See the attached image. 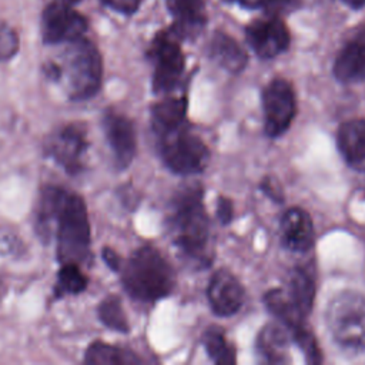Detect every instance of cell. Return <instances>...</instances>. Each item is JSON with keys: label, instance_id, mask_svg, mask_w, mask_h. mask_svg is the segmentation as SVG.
<instances>
[{"label": "cell", "instance_id": "6da1fadb", "mask_svg": "<svg viewBox=\"0 0 365 365\" xmlns=\"http://www.w3.org/2000/svg\"><path fill=\"white\" fill-rule=\"evenodd\" d=\"M34 232L43 244L56 241L60 264L78 265L91 259V225L86 201L77 192L47 184L34 210Z\"/></svg>", "mask_w": 365, "mask_h": 365}, {"label": "cell", "instance_id": "7a4b0ae2", "mask_svg": "<svg viewBox=\"0 0 365 365\" xmlns=\"http://www.w3.org/2000/svg\"><path fill=\"white\" fill-rule=\"evenodd\" d=\"M202 198L201 184L184 185L173 197L165 221L174 245L200 267L208 265L212 258L211 225Z\"/></svg>", "mask_w": 365, "mask_h": 365}, {"label": "cell", "instance_id": "3957f363", "mask_svg": "<svg viewBox=\"0 0 365 365\" xmlns=\"http://www.w3.org/2000/svg\"><path fill=\"white\" fill-rule=\"evenodd\" d=\"M44 74L61 84L71 101H87L98 94L103 84V58L86 37L66 43L60 61H47Z\"/></svg>", "mask_w": 365, "mask_h": 365}, {"label": "cell", "instance_id": "277c9868", "mask_svg": "<svg viewBox=\"0 0 365 365\" xmlns=\"http://www.w3.org/2000/svg\"><path fill=\"white\" fill-rule=\"evenodd\" d=\"M118 272L124 291L140 302H157L168 297L175 287L173 267L153 245L137 248L123 261Z\"/></svg>", "mask_w": 365, "mask_h": 365}, {"label": "cell", "instance_id": "5b68a950", "mask_svg": "<svg viewBox=\"0 0 365 365\" xmlns=\"http://www.w3.org/2000/svg\"><path fill=\"white\" fill-rule=\"evenodd\" d=\"M325 322L334 342L348 354L365 349V297L354 289L338 292L328 304Z\"/></svg>", "mask_w": 365, "mask_h": 365}, {"label": "cell", "instance_id": "8992f818", "mask_svg": "<svg viewBox=\"0 0 365 365\" xmlns=\"http://www.w3.org/2000/svg\"><path fill=\"white\" fill-rule=\"evenodd\" d=\"M154 135L164 165L174 174L192 175L202 173L208 165L210 150L205 143L190 130L188 123Z\"/></svg>", "mask_w": 365, "mask_h": 365}, {"label": "cell", "instance_id": "52a82bcc", "mask_svg": "<svg viewBox=\"0 0 365 365\" xmlns=\"http://www.w3.org/2000/svg\"><path fill=\"white\" fill-rule=\"evenodd\" d=\"M88 148L87 128L81 123L60 125L44 141V155L53 160L68 175H78L84 170Z\"/></svg>", "mask_w": 365, "mask_h": 365}, {"label": "cell", "instance_id": "ba28073f", "mask_svg": "<svg viewBox=\"0 0 365 365\" xmlns=\"http://www.w3.org/2000/svg\"><path fill=\"white\" fill-rule=\"evenodd\" d=\"M180 41L170 29L157 33L151 41L148 57L154 64L153 91L155 94L171 93L182 76L185 57Z\"/></svg>", "mask_w": 365, "mask_h": 365}, {"label": "cell", "instance_id": "9c48e42d", "mask_svg": "<svg viewBox=\"0 0 365 365\" xmlns=\"http://www.w3.org/2000/svg\"><path fill=\"white\" fill-rule=\"evenodd\" d=\"M264 128L269 138L282 135L297 114L295 91L285 78L271 80L262 91Z\"/></svg>", "mask_w": 365, "mask_h": 365}, {"label": "cell", "instance_id": "30bf717a", "mask_svg": "<svg viewBox=\"0 0 365 365\" xmlns=\"http://www.w3.org/2000/svg\"><path fill=\"white\" fill-rule=\"evenodd\" d=\"M88 29L87 19L73 6L51 1L43 11L41 37L46 44H66L84 37Z\"/></svg>", "mask_w": 365, "mask_h": 365}, {"label": "cell", "instance_id": "8fae6325", "mask_svg": "<svg viewBox=\"0 0 365 365\" xmlns=\"http://www.w3.org/2000/svg\"><path fill=\"white\" fill-rule=\"evenodd\" d=\"M101 127L115 168H128L137 153V135L133 121L125 114L110 108L103 114Z\"/></svg>", "mask_w": 365, "mask_h": 365}, {"label": "cell", "instance_id": "7c38bea8", "mask_svg": "<svg viewBox=\"0 0 365 365\" xmlns=\"http://www.w3.org/2000/svg\"><path fill=\"white\" fill-rule=\"evenodd\" d=\"M245 38L261 58H274L284 53L291 41L289 31L281 16L267 14L245 27Z\"/></svg>", "mask_w": 365, "mask_h": 365}, {"label": "cell", "instance_id": "4fadbf2b", "mask_svg": "<svg viewBox=\"0 0 365 365\" xmlns=\"http://www.w3.org/2000/svg\"><path fill=\"white\" fill-rule=\"evenodd\" d=\"M207 297L215 315L231 317L242 307L244 288L232 272L218 269L210 278Z\"/></svg>", "mask_w": 365, "mask_h": 365}, {"label": "cell", "instance_id": "5bb4252c", "mask_svg": "<svg viewBox=\"0 0 365 365\" xmlns=\"http://www.w3.org/2000/svg\"><path fill=\"white\" fill-rule=\"evenodd\" d=\"M334 76L345 84L365 81V24L339 50L334 61Z\"/></svg>", "mask_w": 365, "mask_h": 365}, {"label": "cell", "instance_id": "9a60e30c", "mask_svg": "<svg viewBox=\"0 0 365 365\" xmlns=\"http://www.w3.org/2000/svg\"><path fill=\"white\" fill-rule=\"evenodd\" d=\"M314 224L309 214L301 207L287 210L281 218L282 244L294 252H305L314 244Z\"/></svg>", "mask_w": 365, "mask_h": 365}, {"label": "cell", "instance_id": "2e32d148", "mask_svg": "<svg viewBox=\"0 0 365 365\" xmlns=\"http://www.w3.org/2000/svg\"><path fill=\"white\" fill-rule=\"evenodd\" d=\"M174 23L170 30L180 38L195 37L207 23L204 0H165Z\"/></svg>", "mask_w": 365, "mask_h": 365}, {"label": "cell", "instance_id": "e0dca14e", "mask_svg": "<svg viewBox=\"0 0 365 365\" xmlns=\"http://www.w3.org/2000/svg\"><path fill=\"white\" fill-rule=\"evenodd\" d=\"M336 145L351 168L365 171V118L344 121L336 131Z\"/></svg>", "mask_w": 365, "mask_h": 365}, {"label": "cell", "instance_id": "ac0fdd59", "mask_svg": "<svg viewBox=\"0 0 365 365\" xmlns=\"http://www.w3.org/2000/svg\"><path fill=\"white\" fill-rule=\"evenodd\" d=\"M289 342L291 335L288 329L277 322H269L264 325L257 335V354L259 359L267 364H288Z\"/></svg>", "mask_w": 365, "mask_h": 365}, {"label": "cell", "instance_id": "d6986e66", "mask_svg": "<svg viewBox=\"0 0 365 365\" xmlns=\"http://www.w3.org/2000/svg\"><path fill=\"white\" fill-rule=\"evenodd\" d=\"M210 58L231 74L241 73L248 63L242 46L224 31H215L208 44Z\"/></svg>", "mask_w": 365, "mask_h": 365}, {"label": "cell", "instance_id": "ffe728a7", "mask_svg": "<svg viewBox=\"0 0 365 365\" xmlns=\"http://www.w3.org/2000/svg\"><path fill=\"white\" fill-rule=\"evenodd\" d=\"M188 101L185 96L165 97L151 107V128L154 134L187 123Z\"/></svg>", "mask_w": 365, "mask_h": 365}, {"label": "cell", "instance_id": "44dd1931", "mask_svg": "<svg viewBox=\"0 0 365 365\" xmlns=\"http://www.w3.org/2000/svg\"><path fill=\"white\" fill-rule=\"evenodd\" d=\"M264 302L268 311L277 317L288 329L289 335L307 325L305 317L295 308L285 289L272 288L264 295Z\"/></svg>", "mask_w": 365, "mask_h": 365}, {"label": "cell", "instance_id": "7402d4cb", "mask_svg": "<svg viewBox=\"0 0 365 365\" xmlns=\"http://www.w3.org/2000/svg\"><path fill=\"white\" fill-rule=\"evenodd\" d=\"M83 362L88 365H130L143 361L130 349L104 341H94L87 346Z\"/></svg>", "mask_w": 365, "mask_h": 365}, {"label": "cell", "instance_id": "603a6c76", "mask_svg": "<svg viewBox=\"0 0 365 365\" xmlns=\"http://www.w3.org/2000/svg\"><path fill=\"white\" fill-rule=\"evenodd\" d=\"M287 294L295 308L307 318L315 299V282L304 268H292L288 274Z\"/></svg>", "mask_w": 365, "mask_h": 365}, {"label": "cell", "instance_id": "cb8c5ba5", "mask_svg": "<svg viewBox=\"0 0 365 365\" xmlns=\"http://www.w3.org/2000/svg\"><path fill=\"white\" fill-rule=\"evenodd\" d=\"M202 346L208 358L217 365H232L237 361L235 348L227 341L224 329L218 327H210L205 329L201 338Z\"/></svg>", "mask_w": 365, "mask_h": 365}, {"label": "cell", "instance_id": "d4e9b609", "mask_svg": "<svg viewBox=\"0 0 365 365\" xmlns=\"http://www.w3.org/2000/svg\"><path fill=\"white\" fill-rule=\"evenodd\" d=\"M88 287V278L76 262H64L57 271V281L53 297L60 299L66 295H78Z\"/></svg>", "mask_w": 365, "mask_h": 365}, {"label": "cell", "instance_id": "484cf974", "mask_svg": "<svg viewBox=\"0 0 365 365\" xmlns=\"http://www.w3.org/2000/svg\"><path fill=\"white\" fill-rule=\"evenodd\" d=\"M97 318L98 321L108 329L120 332V334H128L130 332V324L127 319V315L123 308V302L120 297L110 294L104 299H101L97 305Z\"/></svg>", "mask_w": 365, "mask_h": 365}, {"label": "cell", "instance_id": "4316f807", "mask_svg": "<svg viewBox=\"0 0 365 365\" xmlns=\"http://www.w3.org/2000/svg\"><path fill=\"white\" fill-rule=\"evenodd\" d=\"M291 338L299 346V349L302 351V354L305 356V361L308 364H319V362H322L321 349H319V346L317 344L315 335L308 328V325H305L301 329H298L294 334H291Z\"/></svg>", "mask_w": 365, "mask_h": 365}, {"label": "cell", "instance_id": "83f0119b", "mask_svg": "<svg viewBox=\"0 0 365 365\" xmlns=\"http://www.w3.org/2000/svg\"><path fill=\"white\" fill-rule=\"evenodd\" d=\"M20 50V38L17 31L7 26L0 24V63L10 61Z\"/></svg>", "mask_w": 365, "mask_h": 365}, {"label": "cell", "instance_id": "f1b7e54d", "mask_svg": "<svg viewBox=\"0 0 365 365\" xmlns=\"http://www.w3.org/2000/svg\"><path fill=\"white\" fill-rule=\"evenodd\" d=\"M23 242L20 237L9 228H0V255L3 257H14L16 254H21Z\"/></svg>", "mask_w": 365, "mask_h": 365}, {"label": "cell", "instance_id": "f546056e", "mask_svg": "<svg viewBox=\"0 0 365 365\" xmlns=\"http://www.w3.org/2000/svg\"><path fill=\"white\" fill-rule=\"evenodd\" d=\"M301 0H257V9H264L267 14L281 16L299 6Z\"/></svg>", "mask_w": 365, "mask_h": 365}, {"label": "cell", "instance_id": "4dcf8cb0", "mask_svg": "<svg viewBox=\"0 0 365 365\" xmlns=\"http://www.w3.org/2000/svg\"><path fill=\"white\" fill-rule=\"evenodd\" d=\"M259 188L274 202H282L284 201V192L281 190V185L272 177H269V175L264 177L262 181L259 182Z\"/></svg>", "mask_w": 365, "mask_h": 365}, {"label": "cell", "instance_id": "1f68e13d", "mask_svg": "<svg viewBox=\"0 0 365 365\" xmlns=\"http://www.w3.org/2000/svg\"><path fill=\"white\" fill-rule=\"evenodd\" d=\"M215 212H217V217L221 224H224V225L230 224L232 221V215H234L232 201L224 195H220L217 200Z\"/></svg>", "mask_w": 365, "mask_h": 365}, {"label": "cell", "instance_id": "d6a6232c", "mask_svg": "<svg viewBox=\"0 0 365 365\" xmlns=\"http://www.w3.org/2000/svg\"><path fill=\"white\" fill-rule=\"evenodd\" d=\"M106 6L123 14H133L137 11L141 0H101Z\"/></svg>", "mask_w": 365, "mask_h": 365}, {"label": "cell", "instance_id": "836d02e7", "mask_svg": "<svg viewBox=\"0 0 365 365\" xmlns=\"http://www.w3.org/2000/svg\"><path fill=\"white\" fill-rule=\"evenodd\" d=\"M101 258H103V261L106 262V265H107L111 271H114V272H118V271H120V268H121V265H123V259H121V257H120L113 248L104 247V248L101 250Z\"/></svg>", "mask_w": 365, "mask_h": 365}, {"label": "cell", "instance_id": "e575fe53", "mask_svg": "<svg viewBox=\"0 0 365 365\" xmlns=\"http://www.w3.org/2000/svg\"><path fill=\"white\" fill-rule=\"evenodd\" d=\"M351 9H362L365 6V0H342Z\"/></svg>", "mask_w": 365, "mask_h": 365}, {"label": "cell", "instance_id": "d590c367", "mask_svg": "<svg viewBox=\"0 0 365 365\" xmlns=\"http://www.w3.org/2000/svg\"><path fill=\"white\" fill-rule=\"evenodd\" d=\"M230 3H238L241 4L242 7H252V9H257V0H227Z\"/></svg>", "mask_w": 365, "mask_h": 365}, {"label": "cell", "instance_id": "8d00e7d4", "mask_svg": "<svg viewBox=\"0 0 365 365\" xmlns=\"http://www.w3.org/2000/svg\"><path fill=\"white\" fill-rule=\"evenodd\" d=\"M56 1H60V3H63V4H67V6H76L80 0H56Z\"/></svg>", "mask_w": 365, "mask_h": 365}]
</instances>
